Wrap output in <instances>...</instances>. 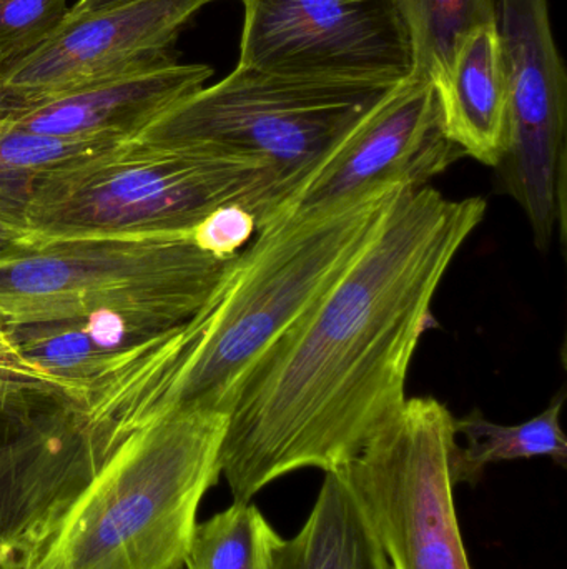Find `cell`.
Instances as JSON below:
<instances>
[{
  "label": "cell",
  "mask_w": 567,
  "mask_h": 569,
  "mask_svg": "<svg viewBox=\"0 0 567 569\" xmlns=\"http://www.w3.org/2000/svg\"><path fill=\"white\" fill-rule=\"evenodd\" d=\"M433 86L448 139L465 156L496 169L509 137L508 79L498 23L469 33Z\"/></svg>",
  "instance_id": "cell-14"
},
{
  "label": "cell",
  "mask_w": 567,
  "mask_h": 569,
  "mask_svg": "<svg viewBox=\"0 0 567 569\" xmlns=\"http://www.w3.org/2000/svg\"><path fill=\"white\" fill-rule=\"evenodd\" d=\"M13 57H17L16 53L0 52V129H2L3 123L9 119L10 109H12L9 100H7L6 92H3L2 76L7 63H9Z\"/></svg>",
  "instance_id": "cell-25"
},
{
  "label": "cell",
  "mask_w": 567,
  "mask_h": 569,
  "mask_svg": "<svg viewBox=\"0 0 567 569\" xmlns=\"http://www.w3.org/2000/svg\"><path fill=\"white\" fill-rule=\"evenodd\" d=\"M119 142L122 139L30 132L7 119L0 129V222L27 230L30 202L47 173Z\"/></svg>",
  "instance_id": "cell-17"
},
{
  "label": "cell",
  "mask_w": 567,
  "mask_h": 569,
  "mask_svg": "<svg viewBox=\"0 0 567 569\" xmlns=\"http://www.w3.org/2000/svg\"><path fill=\"white\" fill-rule=\"evenodd\" d=\"M229 413L173 411L126 435L70 508L39 569H176L222 477Z\"/></svg>",
  "instance_id": "cell-3"
},
{
  "label": "cell",
  "mask_w": 567,
  "mask_h": 569,
  "mask_svg": "<svg viewBox=\"0 0 567 569\" xmlns=\"http://www.w3.org/2000/svg\"><path fill=\"white\" fill-rule=\"evenodd\" d=\"M27 230L17 229V227L7 226V223L0 222V256L7 250L16 247L17 243L22 242L27 237Z\"/></svg>",
  "instance_id": "cell-23"
},
{
  "label": "cell",
  "mask_w": 567,
  "mask_h": 569,
  "mask_svg": "<svg viewBox=\"0 0 567 569\" xmlns=\"http://www.w3.org/2000/svg\"><path fill=\"white\" fill-rule=\"evenodd\" d=\"M455 417L433 397L408 398L342 470L389 569H473L455 508Z\"/></svg>",
  "instance_id": "cell-8"
},
{
  "label": "cell",
  "mask_w": 567,
  "mask_h": 569,
  "mask_svg": "<svg viewBox=\"0 0 567 569\" xmlns=\"http://www.w3.org/2000/svg\"><path fill=\"white\" fill-rule=\"evenodd\" d=\"M283 538L252 501L196 523L185 569H279Z\"/></svg>",
  "instance_id": "cell-18"
},
{
  "label": "cell",
  "mask_w": 567,
  "mask_h": 569,
  "mask_svg": "<svg viewBox=\"0 0 567 569\" xmlns=\"http://www.w3.org/2000/svg\"><path fill=\"white\" fill-rule=\"evenodd\" d=\"M408 30L413 76L435 83L459 43L479 27L496 22V0H395Z\"/></svg>",
  "instance_id": "cell-19"
},
{
  "label": "cell",
  "mask_w": 567,
  "mask_h": 569,
  "mask_svg": "<svg viewBox=\"0 0 567 569\" xmlns=\"http://www.w3.org/2000/svg\"><path fill=\"white\" fill-rule=\"evenodd\" d=\"M115 448L55 381L0 370V569H39Z\"/></svg>",
  "instance_id": "cell-7"
},
{
  "label": "cell",
  "mask_w": 567,
  "mask_h": 569,
  "mask_svg": "<svg viewBox=\"0 0 567 569\" xmlns=\"http://www.w3.org/2000/svg\"><path fill=\"white\" fill-rule=\"evenodd\" d=\"M233 259L200 249L192 232L63 239L29 232L0 256V321L40 323L122 311L183 323Z\"/></svg>",
  "instance_id": "cell-5"
},
{
  "label": "cell",
  "mask_w": 567,
  "mask_h": 569,
  "mask_svg": "<svg viewBox=\"0 0 567 569\" xmlns=\"http://www.w3.org/2000/svg\"><path fill=\"white\" fill-rule=\"evenodd\" d=\"M176 569H185V565H183V567H180V568H176Z\"/></svg>",
  "instance_id": "cell-26"
},
{
  "label": "cell",
  "mask_w": 567,
  "mask_h": 569,
  "mask_svg": "<svg viewBox=\"0 0 567 569\" xmlns=\"http://www.w3.org/2000/svg\"><path fill=\"white\" fill-rule=\"evenodd\" d=\"M236 66L332 86L392 89L413 76L395 0H240Z\"/></svg>",
  "instance_id": "cell-10"
},
{
  "label": "cell",
  "mask_w": 567,
  "mask_h": 569,
  "mask_svg": "<svg viewBox=\"0 0 567 569\" xmlns=\"http://www.w3.org/2000/svg\"><path fill=\"white\" fill-rule=\"evenodd\" d=\"M212 2L216 0H133L97 12H67L42 42L7 63V100L20 109L176 59V37Z\"/></svg>",
  "instance_id": "cell-12"
},
{
  "label": "cell",
  "mask_w": 567,
  "mask_h": 569,
  "mask_svg": "<svg viewBox=\"0 0 567 569\" xmlns=\"http://www.w3.org/2000/svg\"><path fill=\"white\" fill-rule=\"evenodd\" d=\"M133 2V0H79L70 13H90L97 10L112 9V7L122 6V3Z\"/></svg>",
  "instance_id": "cell-24"
},
{
  "label": "cell",
  "mask_w": 567,
  "mask_h": 569,
  "mask_svg": "<svg viewBox=\"0 0 567 569\" xmlns=\"http://www.w3.org/2000/svg\"><path fill=\"white\" fill-rule=\"evenodd\" d=\"M273 199L272 176L253 160L195 143L129 139L47 173L27 232L42 239L186 233L232 203L252 210L259 230Z\"/></svg>",
  "instance_id": "cell-4"
},
{
  "label": "cell",
  "mask_w": 567,
  "mask_h": 569,
  "mask_svg": "<svg viewBox=\"0 0 567 569\" xmlns=\"http://www.w3.org/2000/svg\"><path fill=\"white\" fill-rule=\"evenodd\" d=\"M399 190L260 227L195 315L120 358L90 388L80 403L87 420L119 445L173 411L229 413L246 375L365 249Z\"/></svg>",
  "instance_id": "cell-2"
},
{
  "label": "cell",
  "mask_w": 567,
  "mask_h": 569,
  "mask_svg": "<svg viewBox=\"0 0 567 569\" xmlns=\"http://www.w3.org/2000/svg\"><path fill=\"white\" fill-rule=\"evenodd\" d=\"M486 210L429 186L396 193L365 249L243 380L220 451L233 501L293 471L342 470L398 415L436 290Z\"/></svg>",
  "instance_id": "cell-1"
},
{
  "label": "cell",
  "mask_w": 567,
  "mask_h": 569,
  "mask_svg": "<svg viewBox=\"0 0 567 569\" xmlns=\"http://www.w3.org/2000/svg\"><path fill=\"white\" fill-rule=\"evenodd\" d=\"M462 157L465 153L443 129L435 86L412 76L356 120L266 222L372 190L423 189Z\"/></svg>",
  "instance_id": "cell-11"
},
{
  "label": "cell",
  "mask_w": 567,
  "mask_h": 569,
  "mask_svg": "<svg viewBox=\"0 0 567 569\" xmlns=\"http://www.w3.org/2000/svg\"><path fill=\"white\" fill-rule=\"evenodd\" d=\"M565 395L553 398L549 407L531 420L519 425H499L488 420L479 410L455 418L456 437H463L466 447L456 445L452 471L455 485H475L482 480L488 465L503 461L551 458L566 467L567 438L561 428Z\"/></svg>",
  "instance_id": "cell-16"
},
{
  "label": "cell",
  "mask_w": 567,
  "mask_h": 569,
  "mask_svg": "<svg viewBox=\"0 0 567 569\" xmlns=\"http://www.w3.org/2000/svg\"><path fill=\"white\" fill-rule=\"evenodd\" d=\"M212 76L209 66L173 59L10 109L9 122L49 136L133 139L180 100L205 87Z\"/></svg>",
  "instance_id": "cell-13"
},
{
  "label": "cell",
  "mask_w": 567,
  "mask_h": 569,
  "mask_svg": "<svg viewBox=\"0 0 567 569\" xmlns=\"http://www.w3.org/2000/svg\"><path fill=\"white\" fill-rule=\"evenodd\" d=\"M9 368H13V370L32 371V373L40 375V377H47V375L40 373L39 370H36L32 365L27 363V361L20 357L12 338L9 337L6 327H3L2 321H0V370H9Z\"/></svg>",
  "instance_id": "cell-22"
},
{
  "label": "cell",
  "mask_w": 567,
  "mask_h": 569,
  "mask_svg": "<svg viewBox=\"0 0 567 569\" xmlns=\"http://www.w3.org/2000/svg\"><path fill=\"white\" fill-rule=\"evenodd\" d=\"M67 12V0H0V52L20 56L32 49Z\"/></svg>",
  "instance_id": "cell-20"
},
{
  "label": "cell",
  "mask_w": 567,
  "mask_h": 569,
  "mask_svg": "<svg viewBox=\"0 0 567 569\" xmlns=\"http://www.w3.org/2000/svg\"><path fill=\"white\" fill-rule=\"evenodd\" d=\"M509 93L508 150L496 167L539 250L567 232V73L549 0H496Z\"/></svg>",
  "instance_id": "cell-9"
},
{
  "label": "cell",
  "mask_w": 567,
  "mask_h": 569,
  "mask_svg": "<svg viewBox=\"0 0 567 569\" xmlns=\"http://www.w3.org/2000/svg\"><path fill=\"white\" fill-rule=\"evenodd\" d=\"M388 90L305 82L236 66L133 139L195 143L265 167L275 199L263 226L286 193Z\"/></svg>",
  "instance_id": "cell-6"
},
{
  "label": "cell",
  "mask_w": 567,
  "mask_h": 569,
  "mask_svg": "<svg viewBox=\"0 0 567 569\" xmlns=\"http://www.w3.org/2000/svg\"><path fill=\"white\" fill-rule=\"evenodd\" d=\"M255 233V216L240 203L213 210L192 230L196 246L220 259H233L252 242Z\"/></svg>",
  "instance_id": "cell-21"
},
{
  "label": "cell",
  "mask_w": 567,
  "mask_h": 569,
  "mask_svg": "<svg viewBox=\"0 0 567 569\" xmlns=\"http://www.w3.org/2000/svg\"><path fill=\"white\" fill-rule=\"evenodd\" d=\"M279 569H389L372 528L338 473H325L302 530L283 541Z\"/></svg>",
  "instance_id": "cell-15"
}]
</instances>
